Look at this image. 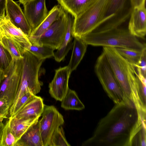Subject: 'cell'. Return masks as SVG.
Here are the masks:
<instances>
[{"instance_id":"cell-1","label":"cell","mask_w":146,"mask_h":146,"mask_svg":"<svg viewBox=\"0 0 146 146\" xmlns=\"http://www.w3.org/2000/svg\"><path fill=\"white\" fill-rule=\"evenodd\" d=\"M146 120L131 101L115 104L99 121L92 135L83 146H132Z\"/></svg>"},{"instance_id":"cell-2","label":"cell","mask_w":146,"mask_h":146,"mask_svg":"<svg viewBox=\"0 0 146 146\" xmlns=\"http://www.w3.org/2000/svg\"><path fill=\"white\" fill-rule=\"evenodd\" d=\"M103 52L125 96L140 110L141 107L137 93L135 68L122 57L115 48L103 47Z\"/></svg>"},{"instance_id":"cell-3","label":"cell","mask_w":146,"mask_h":146,"mask_svg":"<svg viewBox=\"0 0 146 146\" xmlns=\"http://www.w3.org/2000/svg\"><path fill=\"white\" fill-rule=\"evenodd\" d=\"M88 45L103 47L121 48L142 51L145 43L131 35L127 29L118 27L94 31L81 37Z\"/></svg>"},{"instance_id":"cell-4","label":"cell","mask_w":146,"mask_h":146,"mask_svg":"<svg viewBox=\"0 0 146 146\" xmlns=\"http://www.w3.org/2000/svg\"><path fill=\"white\" fill-rule=\"evenodd\" d=\"M23 55V70L19 88L10 110L26 93L31 92L36 95L41 89L42 83L39 80V73L44 60H39L27 50Z\"/></svg>"},{"instance_id":"cell-5","label":"cell","mask_w":146,"mask_h":146,"mask_svg":"<svg viewBox=\"0 0 146 146\" xmlns=\"http://www.w3.org/2000/svg\"><path fill=\"white\" fill-rule=\"evenodd\" d=\"M109 0H97L84 11L74 18L72 34L82 37L95 30L104 22Z\"/></svg>"},{"instance_id":"cell-6","label":"cell","mask_w":146,"mask_h":146,"mask_svg":"<svg viewBox=\"0 0 146 146\" xmlns=\"http://www.w3.org/2000/svg\"><path fill=\"white\" fill-rule=\"evenodd\" d=\"M94 71L104 91L115 104L130 101L125 96L103 52L96 60Z\"/></svg>"},{"instance_id":"cell-7","label":"cell","mask_w":146,"mask_h":146,"mask_svg":"<svg viewBox=\"0 0 146 146\" xmlns=\"http://www.w3.org/2000/svg\"><path fill=\"white\" fill-rule=\"evenodd\" d=\"M68 13L64 12L61 17L55 21L39 37H28L33 45H45L57 50L61 44L66 32L68 24Z\"/></svg>"},{"instance_id":"cell-8","label":"cell","mask_w":146,"mask_h":146,"mask_svg":"<svg viewBox=\"0 0 146 146\" xmlns=\"http://www.w3.org/2000/svg\"><path fill=\"white\" fill-rule=\"evenodd\" d=\"M23 59H13L9 66L4 71L5 77L0 86V98H6L10 107L19 88L23 70Z\"/></svg>"},{"instance_id":"cell-9","label":"cell","mask_w":146,"mask_h":146,"mask_svg":"<svg viewBox=\"0 0 146 146\" xmlns=\"http://www.w3.org/2000/svg\"><path fill=\"white\" fill-rule=\"evenodd\" d=\"M38 123L43 146H48L51 136L58 127L64 122L63 115L53 106L45 105Z\"/></svg>"},{"instance_id":"cell-10","label":"cell","mask_w":146,"mask_h":146,"mask_svg":"<svg viewBox=\"0 0 146 146\" xmlns=\"http://www.w3.org/2000/svg\"><path fill=\"white\" fill-rule=\"evenodd\" d=\"M128 0H109L104 19V26L108 29L118 27L130 15L132 10L127 7Z\"/></svg>"},{"instance_id":"cell-11","label":"cell","mask_w":146,"mask_h":146,"mask_svg":"<svg viewBox=\"0 0 146 146\" xmlns=\"http://www.w3.org/2000/svg\"><path fill=\"white\" fill-rule=\"evenodd\" d=\"M71 72L68 66L60 67L55 70L54 78L49 84V92L51 96L61 101L69 88V80Z\"/></svg>"},{"instance_id":"cell-12","label":"cell","mask_w":146,"mask_h":146,"mask_svg":"<svg viewBox=\"0 0 146 146\" xmlns=\"http://www.w3.org/2000/svg\"><path fill=\"white\" fill-rule=\"evenodd\" d=\"M23 6L24 13L33 31L41 24L47 15L48 12L46 0H30Z\"/></svg>"},{"instance_id":"cell-13","label":"cell","mask_w":146,"mask_h":146,"mask_svg":"<svg viewBox=\"0 0 146 146\" xmlns=\"http://www.w3.org/2000/svg\"><path fill=\"white\" fill-rule=\"evenodd\" d=\"M5 12L11 22L29 36L32 29L20 5L13 0H6Z\"/></svg>"},{"instance_id":"cell-14","label":"cell","mask_w":146,"mask_h":146,"mask_svg":"<svg viewBox=\"0 0 146 146\" xmlns=\"http://www.w3.org/2000/svg\"><path fill=\"white\" fill-rule=\"evenodd\" d=\"M128 30L131 35L136 37L145 38L146 34L145 5L132 9Z\"/></svg>"},{"instance_id":"cell-15","label":"cell","mask_w":146,"mask_h":146,"mask_svg":"<svg viewBox=\"0 0 146 146\" xmlns=\"http://www.w3.org/2000/svg\"><path fill=\"white\" fill-rule=\"evenodd\" d=\"M12 38L29 50L32 45L28 36L14 25L5 16L0 23V39L4 36Z\"/></svg>"},{"instance_id":"cell-16","label":"cell","mask_w":146,"mask_h":146,"mask_svg":"<svg viewBox=\"0 0 146 146\" xmlns=\"http://www.w3.org/2000/svg\"><path fill=\"white\" fill-rule=\"evenodd\" d=\"M45 105L43 99L35 95L13 117L17 119L41 116Z\"/></svg>"},{"instance_id":"cell-17","label":"cell","mask_w":146,"mask_h":146,"mask_svg":"<svg viewBox=\"0 0 146 146\" xmlns=\"http://www.w3.org/2000/svg\"><path fill=\"white\" fill-rule=\"evenodd\" d=\"M64 11L60 5L54 6L48 12L47 16L41 24L36 28L32 31L28 37H39L55 21L61 17Z\"/></svg>"},{"instance_id":"cell-18","label":"cell","mask_w":146,"mask_h":146,"mask_svg":"<svg viewBox=\"0 0 146 146\" xmlns=\"http://www.w3.org/2000/svg\"><path fill=\"white\" fill-rule=\"evenodd\" d=\"M97 0H57L59 5L75 18L81 14Z\"/></svg>"},{"instance_id":"cell-19","label":"cell","mask_w":146,"mask_h":146,"mask_svg":"<svg viewBox=\"0 0 146 146\" xmlns=\"http://www.w3.org/2000/svg\"><path fill=\"white\" fill-rule=\"evenodd\" d=\"M39 117H31L17 119L8 118L9 127L18 141L33 125L37 123Z\"/></svg>"},{"instance_id":"cell-20","label":"cell","mask_w":146,"mask_h":146,"mask_svg":"<svg viewBox=\"0 0 146 146\" xmlns=\"http://www.w3.org/2000/svg\"><path fill=\"white\" fill-rule=\"evenodd\" d=\"M68 13V24L65 36L60 46L56 51L54 52L53 56L55 60L58 62H61L64 58L73 44L72 42L73 37L72 30L74 18L70 14Z\"/></svg>"},{"instance_id":"cell-21","label":"cell","mask_w":146,"mask_h":146,"mask_svg":"<svg viewBox=\"0 0 146 146\" xmlns=\"http://www.w3.org/2000/svg\"><path fill=\"white\" fill-rule=\"evenodd\" d=\"M70 59L67 65L71 72L76 69L86 52L88 45L81 37L75 36Z\"/></svg>"},{"instance_id":"cell-22","label":"cell","mask_w":146,"mask_h":146,"mask_svg":"<svg viewBox=\"0 0 146 146\" xmlns=\"http://www.w3.org/2000/svg\"><path fill=\"white\" fill-rule=\"evenodd\" d=\"M15 146H43L38 121L27 130Z\"/></svg>"},{"instance_id":"cell-23","label":"cell","mask_w":146,"mask_h":146,"mask_svg":"<svg viewBox=\"0 0 146 146\" xmlns=\"http://www.w3.org/2000/svg\"><path fill=\"white\" fill-rule=\"evenodd\" d=\"M61 102V107L65 110H81L85 108L76 92L69 88Z\"/></svg>"},{"instance_id":"cell-24","label":"cell","mask_w":146,"mask_h":146,"mask_svg":"<svg viewBox=\"0 0 146 146\" xmlns=\"http://www.w3.org/2000/svg\"><path fill=\"white\" fill-rule=\"evenodd\" d=\"M0 42L10 53L12 59L19 60L23 58V53L27 50L19 43L10 37L5 36L0 39Z\"/></svg>"},{"instance_id":"cell-25","label":"cell","mask_w":146,"mask_h":146,"mask_svg":"<svg viewBox=\"0 0 146 146\" xmlns=\"http://www.w3.org/2000/svg\"><path fill=\"white\" fill-rule=\"evenodd\" d=\"M137 83V93L143 115L146 116V78L143 76L137 71L136 74Z\"/></svg>"},{"instance_id":"cell-26","label":"cell","mask_w":146,"mask_h":146,"mask_svg":"<svg viewBox=\"0 0 146 146\" xmlns=\"http://www.w3.org/2000/svg\"><path fill=\"white\" fill-rule=\"evenodd\" d=\"M54 50L49 46L32 44L28 51L40 60L45 59L54 56Z\"/></svg>"},{"instance_id":"cell-27","label":"cell","mask_w":146,"mask_h":146,"mask_svg":"<svg viewBox=\"0 0 146 146\" xmlns=\"http://www.w3.org/2000/svg\"><path fill=\"white\" fill-rule=\"evenodd\" d=\"M118 52L134 67L138 63L142 51L121 48H115Z\"/></svg>"},{"instance_id":"cell-28","label":"cell","mask_w":146,"mask_h":146,"mask_svg":"<svg viewBox=\"0 0 146 146\" xmlns=\"http://www.w3.org/2000/svg\"><path fill=\"white\" fill-rule=\"evenodd\" d=\"M67 141L62 126L58 127L53 133L48 146H70Z\"/></svg>"},{"instance_id":"cell-29","label":"cell","mask_w":146,"mask_h":146,"mask_svg":"<svg viewBox=\"0 0 146 146\" xmlns=\"http://www.w3.org/2000/svg\"><path fill=\"white\" fill-rule=\"evenodd\" d=\"M17 141L9 127L8 119L5 123L0 141V146H15Z\"/></svg>"},{"instance_id":"cell-30","label":"cell","mask_w":146,"mask_h":146,"mask_svg":"<svg viewBox=\"0 0 146 146\" xmlns=\"http://www.w3.org/2000/svg\"><path fill=\"white\" fill-rule=\"evenodd\" d=\"M35 95L31 92H27L24 94L19 99L14 106L10 110L8 118L13 117Z\"/></svg>"},{"instance_id":"cell-31","label":"cell","mask_w":146,"mask_h":146,"mask_svg":"<svg viewBox=\"0 0 146 146\" xmlns=\"http://www.w3.org/2000/svg\"><path fill=\"white\" fill-rule=\"evenodd\" d=\"M12 59L10 53L0 42V68L4 71L9 66Z\"/></svg>"},{"instance_id":"cell-32","label":"cell","mask_w":146,"mask_h":146,"mask_svg":"<svg viewBox=\"0 0 146 146\" xmlns=\"http://www.w3.org/2000/svg\"><path fill=\"white\" fill-rule=\"evenodd\" d=\"M132 146H146V125L142 126L135 136Z\"/></svg>"},{"instance_id":"cell-33","label":"cell","mask_w":146,"mask_h":146,"mask_svg":"<svg viewBox=\"0 0 146 146\" xmlns=\"http://www.w3.org/2000/svg\"><path fill=\"white\" fill-rule=\"evenodd\" d=\"M10 108L7 99L4 97L0 98V119H8Z\"/></svg>"},{"instance_id":"cell-34","label":"cell","mask_w":146,"mask_h":146,"mask_svg":"<svg viewBox=\"0 0 146 146\" xmlns=\"http://www.w3.org/2000/svg\"><path fill=\"white\" fill-rule=\"evenodd\" d=\"M135 67L143 76L146 78V48L143 50L139 62Z\"/></svg>"},{"instance_id":"cell-35","label":"cell","mask_w":146,"mask_h":146,"mask_svg":"<svg viewBox=\"0 0 146 146\" xmlns=\"http://www.w3.org/2000/svg\"><path fill=\"white\" fill-rule=\"evenodd\" d=\"M130 1L132 9L145 5V0H130Z\"/></svg>"},{"instance_id":"cell-36","label":"cell","mask_w":146,"mask_h":146,"mask_svg":"<svg viewBox=\"0 0 146 146\" xmlns=\"http://www.w3.org/2000/svg\"><path fill=\"white\" fill-rule=\"evenodd\" d=\"M6 0H0V18H3L5 16Z\"/></svg>"},{"instance_id":"cell-37","label":"cell","mask_w":146,"mask_h":146,"mask_svg":"<svg viewBox=\"0 0 146 146\" xmlns=\"http://www.w3.org/2000/svg\"><path fill=\"white\" fill-rule=\"evenodd\" d=\"M3 119H0V141H1L5 124L3 122Z\"/></svg>"},{"instance_id":"cell-38","label":"cell","mask_w":146,"mask_h":146,"mask_svg":"<svg viewBox=\"0 0 146 146\" xmlns=\"http://www.w3.org/2000/svg\"><path fill=\"white\" fill-rule=\"evenodd\" d=\"M4 77V72L3 70L0 68V86Z\"/></svg>"},{"instance_id":"cell-39","label":"cell","mask_w":146,"mask_h":146,"mask_svg":"<svg viewBox=\"0 0 146 146\" xmlns=\"http://www.w3.org/2000/svg\"><path fill=\"white\" fill-rule=\"evenodd\" d=\"M29 0H19V1L20 3L23 5Z\"/></svg>"},{"instance_id":"cell-40","label":"cell","mask_w":146,"mask_h":146,"mask_svg":"<svg viewBox=\"0 0 146 146\" xmlns=\"http://www.w3.org/2000/svg\"><path fill=\"white\" fill-rule=\"evenodd\" d=\"M3 18H0V22H1V21L2 19H3Z\"/></svg>"}]
</instances>
